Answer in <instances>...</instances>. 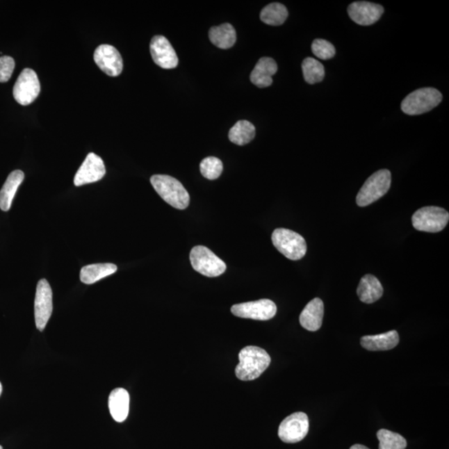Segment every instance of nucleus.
<instances>
[{"label":"nucleus","mask_w":449,"mask_h":449,"mask_svg":"<svg viewBox=\"0 0 449 449\" xmlns=\"http://www.w3.org/2000/svg\"><path fill=\"white\" fill-rule=\"evenodd\" d=\"M239 360L240 363L236 368V375L243 381L259 378L271 361L268 353L256 346L245 347L240 350Z\"/></svg>","instance_id":"1"},{"label":"nucleus","mask_w":449,"mask_h":449,"mask_svg":"<svg viewBox=\"0 0 449 449\" xmlns=\"http://www.w3.org/2000/svg\"><path fill=\"white\" fill-rule=\"evenodd\" d=\"M150 181L156 192L169 205L179 210H184L189 206L190 196L188 190L174 177L154 175Z\"/></svg>","instance_id":"2"},{"label":"nucleus","mask_w":449,"mask_h":449,"mask_svg":"<svg viewBox=\"0 0 449 449\" xmlns=\"http://www.w3.org/2000/svg\"><path fill=\"white\" fill-rule=\"evenodd\" d=\"M442 99V93L436 88H423L407 96L402 101L401 109L410 116L421 115L437 107Z\"/></svg>","instance_id":"3"},{"label":"nucleus","mask_w":449,"mask_h":449,"mask_svg":"<svg viewBox=\"0 0 449 449\" xmlns=\"http://www.w3.org/2000/svg\"><path fill=\"white\" fill-rule=\"evenodd\" d=\"M273 245L288 259L298 261L306 256L307 245L302 236L285 228H278L272 233Z\"/></svg>","instance_id":"4"},{"label":"nucleus","mask_w":449,"mask_h":449,"mask_svg":"<svg viewBox=\"0 0 449 449\" xmlns=\"http://www.w3.org/2000/svg\"><path fill=\"white\" fill-rule=\"evenodd\" d=\"M391 172L387 169L374 173L359 190L357 197V205L367 206L383 197L391 188Z\"/></svg>","instance_id":"5"},{"label":"nucleus","mask_w":449,"mask_h":449,"mask_svg":"<svg viewBox=\"0 0 449 449\" xmlns=\"http://www.w3.org/2000/svg\"><path fill=\"white\" fill-rule=\"evenodd\" d=\"M190 261L197 272L207 277H217L227 270V265L210 249L197 245L190 253Z\"/></svg>","instance_id":"6"},{"label":"nucleus","mask_w":449,"mask_h":449,"mask_svg":"<svg viewBox=\"0 0 449 449\" xmlns=\"http://www.w3.org/2000/svg\"><path fill=\"white\" fill-rule=\"evenodd\" d=\"M449 221V213L439 206H425L413 215L412 223L419 231L436 233L443 230Z\"/></svg>","instance_id":"7"},{"label":"nucleus","mask_w":449,"mask_h":449,"mask_svg":"<svg viewBox=\"0 0 449 449\" xmlns=\"http://www.w3.org/2000/svg\"><path fill=\"white\" fill-rule=\"evenodd\" d=\"M40 92V83L35 71L25 69L15 84L13 95L17 103L27 106L35 101Z\"/></svg>","instance_id":"8"},{"label":"nucleus","mask_w":449,"mask_h":449,"mask_svg":"<svg viewBox=\"0 0 449 449\" xmlns=\"http://www.w3.org/2000/svg\"><path fill=\"white\" fill-rule=\"evenodd\" d=\"M309 432V418L306 414L297 412L290 415L279 427V438L284 443H295L302 441Z\"/></svg>","instance_id":"9"},{"label":"nucleus","mask_w":449,"mask_h":449,"mask_svg":"<svg viewBox=\"0 0 449 449\" xmlns=\"http://www.w3.org/2000/svg\"><path fill=\"white\" fill-rule=\"evenodd\" d=\"M53 292L47 279H42L38 283L35 300V317L36 327L43 332L52 316Z\"/></svg>","instance_id":"10"},{"label":"nucleus","mask_w":449,"mask_h":449,"mask_svg":"<svg viewBox=\"0 0 449 449\" xmlns=\"http://www.w3.org/2000/svg\"><path fill=\"white\" fill-rule=\"evenodd\" d=\"M231 311L233 315L245 319L269 320L277 314V308L272 300L262 299L235 304Z\"/></svg>","instance_id":"11"},{"label":"nucleus","mask_w":449,"mask_h":449,"mask_svg":"<svg viewBox=\"0 0 449 449\" xmlns=\"http://www.w3.org/2000/svg\"><path fill=\"white\" fill-rule=\"evenodd\" d=\"M93 58L99 69L110 77H117L124 69L121 54L112 45L101 44L97 47Z\"/></svg>","instance_id":"12"},{"label":"nucleus","mask_w":449,"mask_h":449,"mask_svg":"<svg viewBox=\"0 0 449 449\" xmlns=\"http://www.w3.org/2000/svg\"><path fill=\"white\" fill-rule=\"evenodd\" d=\"M150 52L156 65L165 70L175 69L179 65V57L167 38L156 35L152 38Z\"/></svg>","instance_id":"13"},{"label":"nucleus","mask_w":449,"mask_h":449,"mask_svg":"<svg viewBox=\"0 0 449 449\" xmlns=\"http://www.w3.org/2000/svg\"><path fill=\"white\" fill-rule=\"evenodd\" d=\"M106 168L103 159L93 152L88 154L87 158L79 168L74 177V185L81 186L104 179Z\"/></svg>","instance_id":"14"},{"label":"nucleus","mask_w":449,"mask_h":449,"mask_svg":"<svg viewBox=\"0 0 449 449\" xmlns=\"http://www.w3.org/2000/svg\"><path fill=\"white\" fill-rule=\"evenodd\" d=\"M384 12V8L380 4L366 1L354 2L348 7L350 19L362 26L375 24L380 19Z\"/></svg>","instance_id":"15"},{"label":"nucleus","mask_w":449,"mask_h":449,"mask_svg":"<svg viewBox=\"0 0 449 449\" xmlns=\"http://www.w3.org/2000/svg\"><path fill=\"white\" fill-rule=\"evenodd\" d=\"M324 303L320 298H315L307 304L300 316V323L309 332L320 329L323 322Z\"/></svg>","instance_id":"16"},{"label":"nucleus","mask_w":449,"mask_h":449,"mask_svg":"<svg viewBox=\"0 0 449 449\" xmlns=\"http://www.w3.org/2000/svg\"><path fill=\"white\" fill-rule=\"evenodd\" d=\"M277 70V63L273 58H261L252 72L251 81L258 88H268L272 84V76Z\"/></svg>","instance_id":"17"},{"label":"nucleus","mask_w":449,"mask_h":449,"mask_svg":"<svg viewBox=\"0 0 449 449\" xmlns=\"http://www.w3.org/2000/svg\"><path fill=\"white\" fill-rule=\"evenodd\" d=\"M129 393L126 389L118 388L110 393L108 407L114 421L118 423L126 421L129 416Z\"/></svg>","instance_id":"18"},{"label":"nucleus","mask_w":449,"mask_h":449,"mask_svg":"<svg viewBox=\"0 0 449 449\" xmlns=\"http://www.w3.org/2000/svg\"><path fill=\"white\" fill-rule=\"evenodd\" d=\"M400 336L396 330H391L377 336H366L361 338L360 344L363 348L370 351L389 350L399 344Z\"/></svg>","instance_id":"19"},{"label":"nucleus","mask_w":449,"mask_h":449,"mask_svg":"<svg viewBox=\"0 0 449 449\" xmlns=\"http://www.w3.org/2000/svg\"><path fill=\"white\" fill-rule=\"evenodd\" d=\"M357 294L362 302L372 304L382 297L384 288L374 275H366L359 284Z\"/></svg>","instance_id":"20"},{"label":"nucleus","mask_w":449,"mask_h":449,"mask_svg":"<svg viewBox=\"0 0 449 449\" xmlns=\"http://www.w3.org/2000/svg\"><path fill=\"white\" fill-rule=\"evenodd\" d=\"M24 180V173L20 170L12 172L0 190V209L10 211L19 186Z\"/></svg>","instance_id":"21"},{"label":"nucleus","mask_w":449,"mask_h":449,"mask_svg":"<svg viewBox=\"0 0 449 449\" xmlns=\"http://www.w3.org/2000/svg\"><path fill=\"white\" fill-rule=\"evenodd\" d=\"M117 270V266L112 263L88 265L80 271V279L86 285H92L115 273Z\"/></svg>","instance_id":"22"},{"label":"nucleus","mask_w":449,"mask_h":449,"mask_svg":"<svg viewBox=\"0 0 449 449\" xmlns=\"http://www.w3.org/2000/svg\"><path fill=\"white\" fill-rule=\"evenodd\" d=\"M209 39L218 48L228 49L236 44V33L231 24H223L210 29Z\"/></svg>","instance_id":"23"},{"label":"nucleus","mask_w":449,"mask_h":449,"mask_svg":"<svg viewBox=\"0 0 449 449\" xmlns=\"http://www.w3.org/2000/svg\"><path fill=\"white\" fill-rule=\"evenodd\" d=\"M256 136V128L252 122L245 120L237 122L229 132V139L238 146L251 142Z\"/></svg>","instance_id":"24"},{"label":"nucleus","mask_w":449,"mask_h":449,"mask_svg":"<svg viewBox=\"0 0 449 449\" xmlns=\"http://www.w3.org/2000/svg\"><path fill=\"white\" fill-rule=\"evenodd\" d=\"M260 17L262 22L271 26H279L287 19L288 10L282 3H272L261 10Z\"/></svg>","instance_id":"25"},{"label":"nucleus","mask_w":449,"mask_h":449,"mask_svg":"<svg viewBox=\"0 0 449 449\" xmlns=\"http://www.w3.org/2000/svg\"><path fill=\"white\" fill-rule=\"evenodd\" d=\"M304 79L309 84L320 83L325 78V67L320 61L307 58L302 63Z\"/></svg>","instance_id":"26"},{"label":"nucleus","mask_w":449,"mask_h":449,"mask_svg":"<svg viewBox=\"0 0 449 449\" xmlns=\"http://www.w3.org/2000/svg\"><path fill=\"white\" fill-rule=\"evenodd\" d=\"M379 441V449H405L406 439L399 434L387 430H380L377 433Z\"/></svg>","instance_id":"27"},{"label":"nucleus","mask_w":449,"mask_h":449,"mask_svg":"<svg viewBox=\"0 0 449 449\" xmlns=\"http://www.w3.org/2000/svg\"><path fill=\"white\" fill-rule=\"evenodd\" d=\"M200 171L202 175L207 179H218L223 171L222 162L215 156H209L202 161Z\"/></svg>","instance_id":"28"},{"label":"nucleus","mask_w":449,"mask_h":449,"mask_svg":"<svg viewBox=\"0 0 449 449\" xmlns=\"http://www.w3.org/2000/svg\"><path fill=\"white\" fill-rule=\"evenodd\" d=\"M311 49L312 53L322 60H328L336 55L334 46L325 40L317 39L313 41Z\"/></svg>","instance_id":"29"},{"label":"nucleus","mask_w":449,"mask_h":449,"mask_svg":"<svg viewBox=\"0 0 449 449\" xmlns=\"http://www.w3.org/2000/svg\"><path fill=\"white\" fill-rule=\"evenodd\" d=\"M15 67L14 58L10 56L0 57V83H6L10 79Z\"/></svg>","instance_id":"30"},{"label":"nucleus","mask_w":449,"mask_h":449,"mask_svg":"<svg viewBox=\"0 0 449 449\" xmlns=\"http://www.w3.org/2000/svg\"><path fill=\"white\" fill-rule=\"evenodd\" d=\"M350 449H370L366 446H361V444H354L352 447H351Z\"/></svg>","instance_id":"31"},{"label":"nucleus","mask_w":449,"mask_h":449,"mask_svg":"<svg viewBox=\"0 0 449 449\" xmlns=\"http://www.w3.org/2000/svg\"><path fill=\"white\" fill-rule=\"evenodd\" d=\"M3 392V386L1 382H0V396H1V393Z\"/></svg>","instance_id":"32"},{"label":"nucleus","mask_w":449,"mask_h":449,"mask_svg":"<svg viewBox=\"0 0 449 449\" xmlns=\"http://www.w3.org/2000/svg\"><path fill=\"white\" fill-rule=\"evenodd\" d=\"M0 449H3V447L1 446H0Z\"/></svg>","instance_id":"33"}]
</instances>
